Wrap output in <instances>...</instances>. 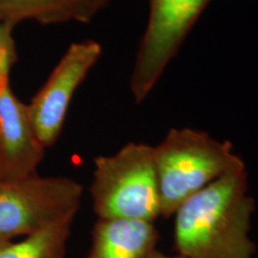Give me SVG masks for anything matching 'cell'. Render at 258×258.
<instances>
[{
  "label": "cell",
  "mask_w": 258,
  "mask_h": 258,
  "mask_svg": "<svg viewBox=\"0 0 258 258\" xmlns=\"http://www.w3.org/2000/svg\"><path fill=\"white\" fill-rule=\"evenodd\" d=\"M256 205L249 194L246 167L227 173L177 208L176 253L186 258H254L251 238Z\"/></svg>",
  "instance_id": "cell-1"
},
{
  "label": "cell",
  "mask_w": 258,
  "mask_h": 258,
  "mask_svg": "<svg viewBox=\"0 0 258 258\" xmlns=\"http://www.w3.org/2000/svg\"><path fill=\"white\" fill-rule=\"evenodd\" d=\"M12 28L0 23V91L10 84V72L16 60Z\"/></svg>",
  "instance_id": "cell-11"
},
{
  "label": "cell",
  "mask_w": 258,
  "mask_h": 258,
  "mask_svg": "<svg viewBox=\"0 0 258 258\" xmlns=\"http://www.w3.org/2000/svg\"><path fill=\"white\" fill-rule=\"evenodd\" d=\"M159 238L156 222L98 218L86 258H150Z\"/></svg>",
  "instance_id": "cell-8"
},
{
  "label": "cell",
  "mask_w": 258,
  "mask_h": 258,
  "mask_svg": "<svg viewBox=\"0 0 258 258\" xmlns=\"http://www.w3.org/2000/svg\"><path fill=\"white\" fill-rule=\"evenodd\" d=\"M84 188L70 177L0 179V243L74 220Z\"/></svg>",
  "instance_id": "cell-4"
},
{
  "label": "cell",
  "mask_w": 258,
  "mask_h": 258,
  "mask_svg": "<svg viewBox=\"0 0 258 258\" xmlns=\"http://www.w3.org/2000/svg\"><path fill=\"white\" fill-rule=\"evenodd\" d=\"M150 258H186L184 256H180L178 253H175V254H165L163 252H160L159 250L154 251V252L151 254Z\"/></svg>",
  "instance_id": "cell-12"
},
{
  "label": "cell",
  "mask_w": 258,
  "mask_h": 258,
  "mask_svg": "<svg viewBox=\"0 0 258 258\" xmlns=\"http://www.w3.org/2000/svg\"><path fill=\"white\" fill-rule=\"evenodd\" d=\"M72 222H60L18 243L5 244L0 247V258H66Z\"/></svg>",
  "instance_id": "cell-10"
},
{
  "label": "cell",
  "mask_w": 258,
  "mask_h": 258,
  "mask_svg": "<svg viewBox=\"0 0 258 258\" xmlns=\"http://www.w3.org/2000/svg\"><path fill=\"white\" fill-rule=\"evenodd\" d=\"M101 55L102 46L97 41L71 44L46 84L28 104L32 124L46 148L59 139L74 93Z\"/></svg>",
  "instance_id": "cell-6"
},
{
  "label": "cell",
  "mask_w": 258,
  "mask_h": 258,
  "mask_svg": "<svg viewBox=\"0 0 258 258\" xmlns=\"http://www.w3.org/2000/svg\"><path fill=\"white\" fill-rule=\"evenodd\" d=\"M110 2H111V0H97V3H98L99 8H101V9H103L104 6L108 5Z\"/></svg>",
  "instance_id": "cell-13"
},
{
  "label": "cell",
  "mask_w": 258,
  "mask_h": 258,
  "mask_svg": "<svg viewBox=\"0 0 258 258\" xmlns=\"http://www.w3.org/2000/svg\"><path fill=\"white\" fill-rule=\"evenodd\" d=\"M93 164L90 192L97 218L156 222L161 217L153 146L128 143Z\"/></svg>",
  "instance_id": "cell-3"
},
{
  "label": "cell",
  "mask_w": 258,
  "mask_h": 258,
  "mask_svg": "<svg viewBox=\"0 0 258 258\" xmlns=\"http://www.w3.org/2000/svg\"><path fill=\"white\" fill-rule=\"evenodd\" d=\"M209 0H150V17L138 48L131 91L145 101L177 55Z\"/></svg>",
  "instance_id": "cell-5"
},
{
  "label": "cell",
  "mask_w": 258,
  "mask_h": 258,
  "mask_svg": "<svg viewBox=\"0 0 258 258\" xmlns=\"http://www.w3.org/2000/svg\"><path fill=\"white\" fill-rule=\"evenodd\" d=\"M44 153L28 104L19 101L9 84L0 91V179L36 175Z\"/></svg>",
  "instance_id": "cell-7"
},
{
  "label": "cell",
  "mask_w": 258,
  "mask_h": 258,
  "mask_svg": "<svg viewBox=\"0 0 258 258\" xmlns=\"http://www.w3.org/2000/svg\"><path fill=\"white\" fill-rule=\"evenodd\" d=\"M161 217L169 219L190 196L245 166L228 141L194 128H172L153 146Z\"/></svg>",
  "instance_id": "cell-2"
},
{
  "label": "cell",
  "mask_w": 258,
  "mask_h": 258,
  "mask_svg": "<svg viewBox=\"0 0 258 258\" xmlns=\"http://www.w3.org/2000/svg\"><path fill=\"white\" fill-rule=\"evenodd\" d=\"M101 10L97 0H0V23L12 29L24 21L89 23Z\"/></svg>",
  "instance_id": "cell-9"
},
{
  "label": "cell",
  "mask_w": 258,
  "mask_h": 258,
  "mask_svg": "<svg viewBox=\"0 0 258 258\" xmlns=\"http://www.w3.org/2000/svg\"><path fill=\"white\" fill-rule=\"evenodd\" d=\"M5 244H8V243H0V247H2V246H4Z\"/></svg>",
  "instance_id": "cell-14"
}]
</instances>
